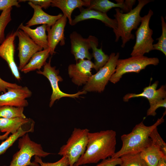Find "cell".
Segmentation results:
<instances>
[{"mask_svg":"<svg viewBox=\"0 0 166 166\" xmlns=\"http://www.w3.org/2000/svg\"><path fill=\"white\" fill-rule=\"evenodd\" d=\"M115 3L108 0H90V4L87 8L100 12L106 13L113 8H119L122 13H128L132 9L135 0H116Z\"/></svg>","mask_w":166,"mask_h":166,"instance_id":"16","label":"cell"},{"mask_svg":"<svg viewBox=\"0 0 166 166\" xmlns=\"http://www.w3.org/2000/svg\"><path fill=\"white\" fill-rule=\"evenodd\" d=\"M28 1V4L34 10L32 18L26 24V26L30 27L35 25H46L51 27L56 22L62 17L63 14H59L57 15H50L45 12L39 6L35 5Z\"/></svg>","mask_w":166,"mask_h":166,"instance_id":"19","label":"cell"},{"mask_svg":"<svg viewBox=\"0 0 166 166\" xmlns=\"http://www.w3.org/2000/svg\"><path fill=\"white\" fill-rule=\"evenodd\" d=\"M80 13L75 16L72 20L71 26H73L79 22L89 19L99 20L108 27L112 28L113 32L117 29V22L115 19L109 18L106 13H104L92 9L82 8L80 9Z\"/></svg>","mask_w":166,"mask_h":166,"instance_id":"18","label":"cell"},{"mask_svg":"<svg viewBox=\"0 0 166 166\" xmlns=\"http://www.w3.org/2000/svg\"><path fill=\"white\" fill-rule=\"evenodd\" d=\"M121 163V159L120 157L115 158L110 157L106 159L102 160V161L95 166H116L120 165ZM80 166H87L84 165Z\"/></svg>","mask_w":166,"mask_h":166,"instance_id":"34","label":"cell"},{"mask_svg":"<svg viewBox=\"0 0 166 166\" xmlns=\"http://www.w3.org/2000/svg\"></svg>","mask_w":166,"mask_h":166,"instance_id":"42","label":"cell"},{"mask_svg":"<svg viewBox=\"0 0 166 166\" xmlns=\"http://www.w3.org/2000/svg\"><path fill=\"white\" fill-rule=\"evenodd\" d=\"M18 148L20 149L14 155L9 166H40L31 162L32 157H45L51 154L44 151L41 144L32 141L27 133L19 139Z\"/></svg>","mask_w":166,"mask_h":166,"instance_id":"4","label":"cell"},{"mask_svg":"<svg viewBox=\"0 0 166 166\" xmlns=\"http://www.w3.org/2000/svg\"><path fill=\"white\" fill-rule=\"evenodd\" d=\"M92 50V55L94 58V69L97 72L108 61L109 56L103 51L102 47L98 48V41L95 37L89 35L88 38Z\"/></svg>","mask_w":166,"mask_h":166,"instance_id":"22","label":"cell"},{"mask_svg":"<svg viewBox=\"0 0 166 166\" xmlns=\"http://www.w3.org/2000/svg\"><path fill=\"white\" fill-rule=\"evenodd\" d=\"M49 49L38 52L32 57L28 62L21 70L26 73L36 69L40 70L46 63V60L49 55Z\"/></svg>","mask_w":166,"mask_h":166,"instance_id":"23","label":"cell"},{"mask_svg":"<svg viewBox=\"0 0 166 166\" xmlns=\"http://www.w3.org/2000/svg\"><path fill=\"white\" fill-rule=\"evenodd\" d=\"M120 157L121 159L120 166H147L140 153L126 154Z\"/></svg>","mask_w":166,"mask_h":166,"instance_id":"28","label":"cell"},{"mask_svg":"<svg viewBox=\"0 0 166 166\" xmlns=\"http://www.w3.org/2000/svg\"><path fill=\"white\" fill-rule=\"evenodd\" d=\"M46 25H42L35 29L24 26L22 23L19 26L20 29L26 33L32 40L43 49H48L47 36L46 34Z\"/></svg>","mask_w":166,"mask_h":166,"instance_id":"21","label":"cell"},{"mask_svg":"<svg viewBox=\"0 0 166 166\" xmlns=\"http://www.w3.org/2000/svg\"><path fill=\"white\" fill-rule=\"evenodd\" d=\"M71 43V52L73 55L77 62L79 60L87 59L91 60L93 57L89 50L91 49L88 38H83L75 31L69 35Z\"/></svg>","mask_w":166,"mask_h":166,"instance_id":"15","label":"cell"},{"mask_svg":"<svg viewBox=\"0 0 166 166\" xmlns=\"http://www.w3.org/2000/svg\"><path fill=\"white\" fill-rule=\"evenodd\" d=\"M67 19L65 16L63 15L51 28L47 26L46 30L48 33V49L51 55L55 53V50L59 43H60L61 46L64 45L65 44L64 30Z\"/></svg>","mask_w":166,"mask_h":166,"instance_id":"14","label":"cell"},{"mask_svg":"<svg viewBox=\"0 0 166 166\" xmlns=\"http://www.w3.org/2000/svg\"><path fill=\"white\" fill-rule=\"evenodd\" d=\"M156 166H166V156H163L159 160Z\"/></svg>","mask_w":166,"mask_h":166,"instance_id":"38","label":"cell"},{"mask_svg":"<svg viewBox=\"0 0 166 166\" xmlns=\"http://www.w3.org/2000/svg\"><path fill=\"white\" fill-rule=\"evenodd\" d=\"M33 4L38 5L42 8L46 9L51 6L52 0H28Z\"/></svg>","mask_w":166,"mask_h":166,"instance_id":"37","label":"cell"},{"mask_svg":"<svg viewBox=\"0 0 166 166\" xmlns=\"http://www.w3.org/2000/svg\"><path fill=\"white\" fill-rule=\"evenodd\" d=\"M149 136L151 140L152 144L157 147L166 155V144L159 133L157 127L152 131Z\"/></svg>","mask_w":166,"mask_h":166,"instance_id":"31","label":"cell"},{"mask_svg":"<svg viewBox=\"0 0 166 166\" xmlns=\"http://www.w3.org/2000/svg\"><path fill=\"white\" fill-rule=\"evenodd\" d=\"M90 2V0H52L51 6L60 9L71 26L73 20L71 15L74 10L77 8L81 9L83 6L88 7Z\"/></svg>","mask_w":166,"mask_h":166,"instance_id":"20","label":"cell"},{"mask_svg":"<svg viewBox=\"0 0 166 166\" xmlns=\"http://www.w3.org/2000/svg\"><path fill=\"white\" fill-rule=\"evenodd\" d=\"M21 86L15 83L6 81L0 77V90L4 93L6 91L7 89L8 88H17Z\"/></svg>","mask_w":166,"mask_h":166,"instance_id":"36","label":"cell"},{"mask_svg":"<svg viewBox=\"0 0 166 166\" xmlns=\"http://www.w3.org/2000/svg\"><path fill=\"white\" fill-rule=\"evenodd\" d=\"M162 34L160 36L156 39L157 42L153 44L154 50L160 51L166 56V23L164 17H161Z\"/></svg>","mask_w":166,"mask_h":166,"instance_id":"30","label":"cell"},{"mask_svg":"<svg viewBox=\"0 0 166 166\" xmlns=\"http://www.w3.org/2000/svg\"><path fill=\"white\" fill-rule=\"evenodd\" d=\"M10 133L9 132H6L2 135H0V140H3L7 139Z\"/></svg>","mask_w":166,"mask_h":166,"instance_id":"39","label":"cell"},{"mask_svg":"<svg viewBox=\"0 0 166 166\" xmlns=\"http://www.w3.org/2000/svg\"><path fill=\"white\" fill-rule=\"evenodd\" d=\"M166 111L162 117L151 126L145 125L142 121L136 124L130 132L122 135L121 137L122 142L121 148L112 157L119 158L126 154L140 153L151 145L152 142L149 136L150 134L154 128L164 121V117Z\"/></svg>","mask_w":166,"mask_h":166,"instance_id":"2","label":"cell"},{"mask_svg":"<svg viewBox=\"0 0 166 166\" xmlns=\"http://www.w3.org/2000/svg\"><path fill=\"white\" fill-rule=\"evenodd\" d=\"M159 63V60L157 57H148L144 56H131L125 59H118L115 72L109 81L116 84L125 74L130 73H139L147 66L156 65Z\"/></svg>","mask_w":166,"mask_h":166,"instance_id":"6","label":"cell"},{"mask_svg":"<svg viewBox=\"0 0 166 166\" xmlns=\"http://www.w3.org/2000/svg\"><path fill=\"white\" fill-rule=\"evenodd\" d=\"M18 1L16 0H0V10H3L7 8L15 6H20Z\"/></svg>","mask_w":166,"mask_h":166,"instance_id":"35","label":"cell"},{"mask_svg":"<svg viewBox=\"0 0 166 166\" xmlns=\"http://www.w3.org/2000/svg\"><path fill=\"white\" fill-rule=\"evenodd\" d=\"M140 154L147 166H156L159 160L166 156L157 147L152 144L142 151Z\"/></svg>","mask_w":166,"mask_h":166,"instance_id":"25","label":"cell"},{"mask_svg":"<svg viewBox=\"0 0 166 166\" xmlns=\"http://www.w3.org/2000/svg\"><path fill=\"white\" fill-rule=\"evenodd\" d=\"M151 0H138L136 6L128 13H123L119 8L115 10L116 14L114 16L117 22V30L114 32L115 36V42L118 41L121 37L122 40L121 47L123 48L127 42L134 38L132 33L133 30L137 29L141 22L142 17L140 12L143 8L149 3Z\"/></svg>","mask_w":166,"mask_h":166,"instance_id":"3","label":"cell"},{"mask_svg":"<svg viewBox=\"0 0 166 166\" xmlns=\"http://www.w3.org/2000/svg\"><path fill=\"white\" fill-rule=\"evenodd\" d=\"M86 148L76 163L78 166L97 163L111 157L116 152V132L113 130L90 132L88 135Z\"/></svg>","mask_w":166,"mask_h":166,"instance_id":"1","label":"cell"},{"mask_svg":"<svg viewBox=\"0 0 166 166\" xmlns=\"http://www.w3.org/2000/svg\"><path fill=\"white\" fill-rule=\"evenodd\" d=\"M34 124L33 123L30 128L27 130H25L21 127L17 132L12 134L2 142L0 144V155L4 153L19 138L28 132H32L34 131Z\"/></svg>","mask_w":166,"mask_h":166,"instance_id":"26","label":"cell"},{"mask_svg":"<svg viewBox=\"0 0 166 166\" xmlns=\"http://www.w3.org/2000/svg\"><path fill=\"white\" fill-rule=\"evenodd\" d=\"M30 121V119L26 117L0 118V131L12 134L17 132L23 125Z\"/></svg>","mask_w":166,"mask_h":166,"instance_id":"24","label":"cell"},{"mask_svg":"<svg viewBox=\"0 0 166 166\" xmlns=\"http://www.w3.org/2000/svg\"><path fill=\"white\" fill-rule=\"evenodd\" d=\"M94 64L87 59L79 60L76 64L70 65L68 73L72 81L78 86L85 85L92 75L91 70Z\"/></svg>","mask_w":166,"mask_h":166,"instance_id":"12","label":"cell"},{"mask_svg":"<svg viewBox=\"0 0 166 166\" xmlns=\"http://www.w3.org/2000/svg\"><path fill=\"white\" fill-rule=\"evenodd\" d=\"M24 108L10 106H0V118H26L23 113Z\"/></svg>","mask_w":166,"mask_h":166,"instance_id":"27","label":"cell"},{"mask_svg":"<svg viewBox=\"0 0 166 166\" xmlns=\"http://www.w3.org/2000/svg\"><path fill=\"white\" fill-rule=\"evenodd\" d=\"M73 166H78L77 165L76 163H75Z\"/></svg>","mask_w":166,"mask_h":166,"instance_id":"40","label":"cell"},{"mask_svg":"<svg viewBox=\"0 0 166 166\" xmlns=\"http://www.w3.org/2000/svg\"><path fill=\"white\" fill-rule=\"evenodd\" d=\"M12 8V7H10L2 11L0 15V44H2L5 39V30L11 20Z\"/></svg>","mask_w":166,"mask_h":166,"instance_id":"29","label":"cell"},{"mask_svg":"<svg viewBox=\"0 0 166 166\" xmlns=\"http://www.w3.org/2000/svg\"><path fill=\"white\" fill-rule=\"evenodd\" d=\"M89 132L87 128H74L66 144L60 148L58 154L68 158L69 166H73L85 152Z\"/></svg>","mask_w":166,"mask_h":166,"instance_id":"5","label":"cell"},{"mask_svg":"<svg viewBox=\"0 0 166 166\" xmlns=\"http://www.w3.org/2000/svg\"><path fill=\"white\" fill-rule=\"evenodd\" d=\"M158 83V81H156L152 85L145 87L140 93H128L123 97V100L128 102L132 98L143 97L148 100L150 105H152L159 100L166 98V85H162L157 89Z\"/></svg>","mask_w":166,"mask_h":166,"instance_id":"17","label":"cell"},{"mask_svg":"<svg viewBox=\"0 0 166 166\" xmlns=\"http://www.w3.org/2000/svg\"><path fill=\"white\" fill-rule=\"evenodd\" d=\"M17 36L19 42L18 49L19 60L18 69L21 70L28 62L32 56L36 52L42 50L43 49L36 44L23 31L17 30Z\"/></svg>","mask_w":166,"mask_h":166,"instance_id":"10","label":"cell"},{"mask_svg":"<svg viewBox=\"0 0 166 166\" xmlns=\"http://www.w3.org/2000/svg\"><path fill=\"white\" fill-rule=\"evenodd\" d=\"M1 92V91L0 90V92Z\"/></svg>","mask_w":166,"mask_h":166,"instance_id":"41","label":"cell"},{"mask_svg":"<svg viewBox=\"0 0 166 166\" xmlns=\"http://www.w3.org/2000/svg\"><path fill=\"white\" fill-rule=\"evenodd\" d=\"M153 14L149 9L148 14L142 17L140 24L135 32L136 41L131 53V56H142L154 50L152 37L153 30L149 27V22Z\"/></svg>","mask_w":166,"mask_h":166,"instance_id":"8","label":"cell"},{"mask_svg":"<svg viewBox=\"0 0 166 166\" xmlns=\"http://www.w3.org/2000/svg\"><path fill=\"white\" fill-rule=\"evenodd\" d=\"M51 57H50L48 62H46L44 66L42 71L38 70L37 73L43 75L49 81L52 89V93L51 96L49 106L51 107L54 102L57 100L65 97L73 98H78L80 95L85 94L87 92L85 91H79L73 94L65 93L62 92L59 89L58 83L59 81H63L62 77L59 75V70H56L55 67H52L51 65Z\"/></svg>","mask_w":166,"mask_h":166,"instance_id":"9","label":"cell"},{"mask_svg":"<svg viewBox=\"0 0 166 166\" xmlns=\"http://www.w3.org/2000/svg\"><path fill=\"white\" fill-rule=\"evenodd\" d=\"M34 162L38 163L40 166H69V165L68 159L65 156H62L59 160L53 163L43 162L41 157L36 156H34Z\"/></svg>","mask_w":166,"mask_h":166,"instance_id":"32","label":"cell"},{"mask_svg":"<svg viewBox=\"0 0 166 166\" xmlns=\"http://www.w3.org/2000/svg\"><path fill=\"white\" fill-rule=\"evenodd\" d=\"M120 56L119 53H112L107 63L92 75L83 88L82 90L86 92H103L105 86L112 75L115 72L117 63Z\"/></svg>","mask_w":166,"mask_h":166,"instance_id":"7","label":"cell"},{"mask_svg":"<svg viewBox=\"0 0 166 166\" xmlns=\"http://www.w3.org/2000/svg\"><path fill=\"white\" fill-rule=\"evenodd\" d=\"M17 31L8 35L0 45V57L7 63L13 75L17 80L21 79L19 69L14 60V40Z\"/></svg>","mask_w":166,"mask_h":166,"instance_id":"13","label":"cell"},{"mask_svg":"<svg viewBox=\"0 0 166 166\" xmlns=\"http://www.w3.org/2000/svg\"><path fill=\"white\" fill-rule=\"evenodd\" d=\"M166 108V98L159 100L154 104L150 105L147 112V116H155L156 114V111L160 107Z\"/></svg>","mask_w":166,"mask_h":166,"instance_id":"33","label":"cell"},{"mask_svg":"<svg viewBox=\"0 0 166 166\" xmlns=\"http://www.w3.org/2000/svg\"><path fill=\"white\" fill-rule=\"evenodd\" d=\"M0 95V106L7 105L24 107L28 105L26 99L30 97L31 91L26 87L8 88Z\"/></svg>","mask_w":166,"mask_h":166,"instance_id":"11","label":"cell"}]
</instances>
